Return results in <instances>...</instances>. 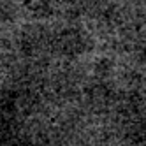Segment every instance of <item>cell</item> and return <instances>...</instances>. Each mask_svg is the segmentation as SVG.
Returning <instances> with one entry per match:
<instances>
[{
    "mask_svg": "<svg viewBox=\"0 0 146 146\" xmlns=\"http://www.w3.org/2000/svg\"><path fill=\"white\" fill-rule=\"evenodd\" d=\"M4 2H9V0H0V4H4ZM11 2H19V4H28V2H32V0H11Z\"/></svg>",
    "mask_w": 146,
    "mask_h": 146,
    "instance_id": "obj_1",
    "label": "cell"
}]
</instances>
